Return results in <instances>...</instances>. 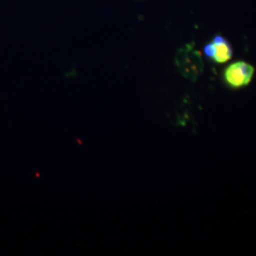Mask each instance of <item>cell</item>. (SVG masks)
Segmentation results:
<instances>
[{
  "instance_id": "1",
  "label": "cell",
  "mask_w": 256,
  "mask_h": 256,
  "mask_svg": "<svg viewBox=\"0 0 256 256\" xmlns=\"http://www.w3.org/2000/svg\"><path fill=\"white\" fill-rule=\"evenodd\" d=\"M176 64L183 77L192 82L198 80L204 70L202 54L190 44L178 50Z\"/></svg>"
},
{
  "instance_id": "2",
  "label": "cell",
  "mask_w": 256,
  "mask_h": 256,
  "mask_svg": "<svg viewBox=\"0 0 256 256\" xmlns=\"http://www.w3.org/2000/svg\"><path fill=\"white\" fill-rule=\"evenodd\" d=\"M254 74V68L246 62L239 61L230 64L224 72V79L232 88H240L248 86Z\"/></svg>"
},
{
  "instance_id": "3",
  "label": "cell",
  "mask_w": 256,
  "mask_h": 256,
  "mask_svg": "<svg viewBox=\"0 0 256 256\" xmlns=\"http://www.w3.org/2000/svg\"><path fill=\"white\" fill-rule=\"evenodd\" d=\"M212 44L214 46V52L210 59L218 64H223L229 61L232 56V50L229 42L224 37L218 36L214 38Z\"/></svg>"
}]
</instances>
